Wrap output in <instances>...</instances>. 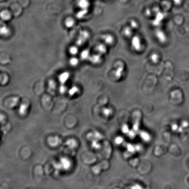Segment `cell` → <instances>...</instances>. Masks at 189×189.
<instances>
[{"mask_svg": "<svg viewBox=\"0 0 189 189\" xmlns=\"http://www.w3.org/2000/svg\"><path fill=\"white\" fill-rule=\"evenodd\" d=\"M131 189H144L143 187L139 184H136L132 186Z\"/></svg>", "mask_w": 189, "mask_h": 189, "instance_id": "25", "label": "cell"}, {"mask_svg": "<svg viewBox=\"0 0 189 189\" xmlns=\"http://www.w3.org/2000/svg\"><path fill=\"white\" fill-rule=\"evenodd\" d=\"M123 141H124L123 138L121 136H118L115 139V143L116 144H118V145H120V144L123 143Z\"/></svg>", "mask_w": 189, "mask_h": 189, "instance_id": "22", "label": "cell"}, {"mask_svg": "<svg viewBox=\"0 0 189 189\" xmlns=\"http://www.w3.org/2000/svg\"><path fill=\"white\" fill-rule=\"evenodd\" d=\"M88 12V9H81L77 12L76 14V17L79 19H81L85 17Z\"/></svg>", "mask_w": 189, "mask_h": 189, "instance_id": "11", "label": "cell"}, {"mask_svg": "<svg viewBox=\"0 0 189 189\" xmlns=\"http://www.w3.org/2000/svg\"><path fill=\"white\" fill-rule=\"evenodd\" d=\"M89 34L87 31H80L79 35L76 41V44L78 46H81L89 39Z\"/></svg>", "mask_w": 189, "mask_h": 189, "instance_id": "1", "label": "cell"}, {"mask_svg": "<svg viewBox=\"0 0 189 189\" xmlns=\"http://www.w3.org/2000/svg\"><path fill=\"white\" fill-rule=\"evenodd\" d=\"M91 146L95 149H99L100 147V144L98 142V140H94L91 143Z\"/></svg>", "mask_w": 189, "mask_h": 189, "instance_id": "20", "label": "cell"}, {"mask_svg": "<svg viewBox=\"0 0 189 189\" xmlns=\"http://www.w3.org/2000/svg\"><path fill=\"white\" fill-rule=\"evenodd\" d=\"M102 38V39L104 40L105 43L108 45L111 44L113 43V40H114L112 36L109 35V34L103 35Z\"/></svg>", "mask_w": 189, "mask_h": 189, "instance_id": "7", "label": "cell"}, {"mask_svg": "<svg viewBox=\"0 0 189 189\" xmlns=\"http://www.w3.org/2000/svg\"><path fill=\"white\" fill-rule=\"evenodd\" d=\"M67 145L70 148H74L77 146V142L74 139H69L67 142Z\"/></svg>", "mask_w": 189, "mask_h": 189, "instance_id": "16", "label": "cell"}, {"mask_svg": "<svg viewBox=\"0 0 189 189\" xmlns=\"http://www.w3.org/2000/svg\"><path fill=\"white\" fill-rule=\"evenodd\" d=\"M8 33L9 29L5 25H0V36H5L8 34Z\"/></svg>", "mask_w": 189, "mask_h": 189, "instance_id": "10", "label": "cell"}, {"mask_svg": "<svg viewBox=\"0 0 189 189\" xmlns=\"http://www.w3.org/2000/svg\"><path fill=\"white\" fill-rule=\"evenodd\" d=\"M90 55V52L89 50L87 49L83 50L80 54L81 58L82 60H86L89 59Z\"/></svg>", "mask_w": 189, "mask_h": 189, "instance_id": "9", "label": "cell"}, {"mask_svg": "<svg viewBox=\"0 0 189 189\" xmlns=\"http://www.w3.org/2000/svg\"><path fill=\"white\" fill-rule=\"evenodd\" d=\"M89 60L93 64H98L101 60V56L100 54H93L90 56Z\"/></svg>", "mask_w": 189, "mask_h": 189, "instance_id": "5", "label": "cell"}, {"mask_svg": "<svg viewBox=\"0 0 189 189\" xmlns=\"http://www.w3.org/2000/svg\"><path fill=\"white\" fill-rule=\"evenodd\" d=\"M121 131L124 134H128L130 131L128 125L126 124H123L122 126Z\"/></svg>", "mask_w": 189, "mask_h": 189, "instance_id": "19", "label": "cell"}, {"mask_svg": "<svg viewBox=\"0 0 189 189\" xmlns=\"http://www.w3.org/2000/svg\"><path fill=\"white\" fill-rule=\"evenodd\" d=\"M67 88L66 86L64 85H61V86L60 87V92L62 94H64L67 91Z\"/></svg>", "mask_w": 189, "mask_h": 189, "instance_id": "24", "label": "cell"}, {"mask_svg": "<svg viewBox=\"0 0 189 189\" xmlns=\"http://www.w3.org/2000/svg\"><path fill=\"white\" fill-rule=\"evenodd\" d=\"M124 70V67L123 66H119L116 70L115 71V75L117 79H120L122 75L123 72Z\"/></svg>", "mask_w": 189, "mask_h": 189, "instance_id": "13", "label": "cell"}, {"mask_svg": "<svg viewBox=\"0 0 189 189\" xmlns=\"http://www.w3.org/2000/svg\"><path fill=\"white\" fill-rule=\"evenodd\" d=\"M96 50H97L99 54L101 55L106 53L107 49L105 45L102 44H100L97 45L96 47Z\"/></svg>", "mask_w": 189, "mask_h": 189, "instance_id": "8", "label": "cell"}, {"mask_svg": "<svg viewBox=\"0 0 189 189\" xmlns=\"http://www.w3.org/2000/svg\"><path fill=\"white\" fill-rule=\"evenodd\" d=\"M69 53L72 55H75L78 53L79 49L76 46H72L70 47L69 49Z\"/></svg>", "mask_w": 189, "mask_h": 189, "instance_id": "18", "label": "cell"}, {"mask_svg": "<svg viewBox=\"0 0 189 189\" xmlns=\"http://www.w3.org/2000/svg\"><path fill=\"white\" fill-rule=\"evenodd\" d=\"M60 163L62 166V169L64 170H68L71 167V162L68 159L64 157L60 160Z\"/></svg>", "mask_w": 189, "mask_h": 189, "instance_id": "2", "label": "cell"}, {"mask_svg": "<svg viewBox=\"0 0 189 189\" xmlns=\"http://www.w3.org/2000/svg\"><path fill=\"white\" fill-rule=\"evenodd\" d=\"M127 148L128 151L130 152H133L134 150L133 146L131 144H129L127 145Z\"/></svg>", "mask_w": 189, "mask_h": 189, "instance_id": "26", "label": "cell"}, {"mask_svg": "<svg viewBox=\"0 0 189 189\" xmlns=\"http://www.w3.org/2000/svg\"><path fill=\"white\" fill-rule=\"evenodd\" d=\"M75 24V21L71 18H68L65 21V25L67 28H70L74 26Z\"/></svg>", "mask_w": 189, "mask_h": 189, "instance_id": "15", "label": "cell"}, {"mask_svg": "<svg viewBox=\"0 0 189 189\" xmlns=\"http://www.w3.org/2000/svg\"><path fill=\"white\" fill-rule=\"evenodd\" d=\"M70 78V74L67 71L61 73L59 77V80L61 85H64L66 82Z\"/></svg>", "mask_w": 189, "mask_h": 189, "instance_id": "3", "label": "cell"}, {"mask_svg": "<svg viewBox=\"0 0 189 189\" xmlns=\"http://www.w3.org/2000/svg\"><path fill=\"white\" fill-rule=\"evenodd\" d=\"M132 45L134 49L136 50L139 49L140 47V44H139V41L138 38L135 37L133 38L132 40Z\"/></svg>", "mask_w": 189, "mask_h": 189, "instance_id": "14", "label": "cell"}, {"mask_svg": "<svg viewBox=\"0 0 189 189\" xmlns=\"http://www.w3.org/2000/svg\"><path fill=\"white\" fill-rule=\"evenodd\" d=\"M123 34L126 37H129L131 34V30L130 28L126 27L123 29Z\"/></svg>", "mask_w": 189, "mask_h": 189, "instance_id": "21", "label": "cell"}, {"mask_svg": "<svg viewBox=\"0 0 189 189\" xmlns=\"http://www.w3.org/2000/svg\"><path fill=\"white\" fill-rule=\"evenodd\" d=\"M0 17L3 21H8L11 18V13L10 12L5 10L2 11L0 14Z\"/></svg>", "mask_w": 189, "mask_h": 189, "instance_id": "6", "label": "cell"}, {"mask_svg": "<svg viewBox=\"0 0 189 189\" xmlns=\"http://www.w3.org/2000/svg\"><path fill=\"white\" fill-rule=\"evenodd\" d=\"M79 88L76 86H73L69 89L68 90L69 95L70 96H73L75 95V94L79 92Z\"/></svg>", "mask_w": 189, "mask_h": 189, "instance_id": "12", "label": "cell"}, {"mask_svg": "<svg viewBox=\"0 0 189 189\" xmlns=\"http://www.w3.org/2000/svg\"><path fill=\"white\" fill-rule=\"evenodd\" d=\"M103 113L106 116H109L111 114L112 111L109 108H104L103 110Z\"/></svg>", "mask_w": 189, "mask_h": 189, "instance_id": "23", "label": "cell"}, {"mask_svg": "<svg viewBox=\"0 0 189 189\" xmlns=\"http://www.w3.org/2000/svg\"><path fill=\"white\" fill-rule=\"evenodd\" d=\"M77 5L81 9H88L90 5L89 0H78Z\"/></svg>", "mask_w": 189, "mask_h": 189, "instance_id": "4", "label": "cell"}, {"mask_svg": "<svg viewBox=\"0 0 189 189\" xmlns=\"http://www.w3.org/2000/svg\"><path fill=\"white\" fill-rule=\"evenodd\" d=\"M69 64L71 66L75 67L79 64V60L75 57H72L69 60Z\"/></svg>", "mask_w": 189, "mask_h": 189, "instance_id": "17", "label": "cell"}]
</instances>
